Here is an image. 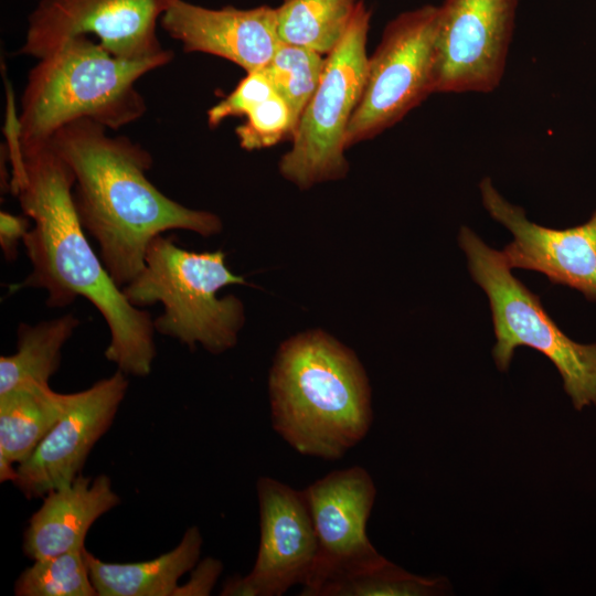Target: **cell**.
I'll list each match as a JSON object with an SVG mask.
<instances>
[{"mask_svg": "<svg viewBox=\"0 0 596 596\" xmlns=\"http://www.w3.org/2000/svg\"><path fill=\"white\" fill-rule=\"evenodd\" d=\"M8 156L10 189L33 223L22 241L31 270L9 292L42 289L49 308L87 299L109 330L105 358L127 375L147 376L157 355L153 320L127 300L94 252L75 209L72 169L49 145L30 151L11 145Z\"/></svg>", "mask_w": 596, "mask_h": 596, "instance_id": "obj_1", "label": "cell"}, {"mask_svg": "<svg viewBox=\"0 0 596 596\" xmlns=\"http://www.w3.org/2000/svg\"><path fill=\"white\" fill-rule=\"evenodd\" d=\"M46 145L72 169L79 221L120 287L140 273L156 236L184 230L209 237L222 231L216 214L180 204L148 179L153 160L143 147L125 136H109L89 118L64 125Z\"/></svg>", "mask_w": 596, "mask_h": 596, "instance_id": "obj_2", "label": "cell"}, {"mask_svg": "<svg viewBox=\"0 0 596 596\" xmlns=\"http://www.w3.org/2000/svg\"><path fill=\"white\" fill-rule=\"evenodd\" d=\"M273 428L296 451L337 460L372 424L371 390L355 354L322 331L283 343L269 373Z\"/></svg>", "mask_w": 596, "mask_h": 596, "instance_id": "obj_3", "label": "cell"}, {"mask_svg": "<svg viewBox=\"0 0 596 596\" xmlns=\"http://www.w3.org/2000/svg\"><path fill=\"white\" fill-rule=\"evenodd\" d=\"M172 58H120L88 35L72 38L30 71L20 115L10 111L6 136L21 151H30L76 119L89 118L114 130L134 123L147 110L135 83Z\"/></svg>", "mask_w": 596, "mask_h": 596, "instance_id": "obj_4", "label": "cell"}, {"mask_svg": "<svg viewBox=\"0 0 596 596\" xmlns=\"http://www.w3.org/2000/svg\"><path fill=\"white\" fill-rule=\"evenodd\" d=\"M225 258L222 251H188L160 234L149 244L140 273L121 289L135 307L162 305V313L153 320L156 332L219 354L236 344L245 320L237 297L217 296L225 286L245 284Z\"/></svg>", "mask_w": 596, "mask_h": 596, "instance_id": "obj_5", "label": "cell"}, {"mask_svg": "<svg viewBox=\"0 0 596 596\" xmlns=\"http://www.w3.org/2000/svg\"><path fill=\"white\" fill-rule=\"evenodd\" d=\"M458 242L473 281L489 299L497 368L507 371L518 347L532 348L555 365L577 411L596 406V343L570 339L544 310L540 297L512 275L502 253L469 227H461Z\"/></svg>", "mask_w": 596, "mask_h": 596, "instance_id": "obj_6", "label": "cell"}, {"mask_svg": "<svg viewBox=\"0 0 596 596\" xmlns=\"http://www.w3.org/2000/svg\"><path fill=\"white\" fill-rule=\"evenodd\" d=\"M370 18L361 0L347 33L326 56L319 85L297 124L292 147L279 161L280 173L300 189L341 179L348 172L345 136L364 88Z\"/></svg>", "mask_w": 596, "mask_h": 596, "instance_id": "obj_7", "label": "cell"}, {"mask_svg": "<svg viewBox=\"0 0 596 596\" xmlns=\"http://www.w3.org/2000/svg\"><path fill=\"white\" fill-rule=\"evenodd\" d=\"M438 6L403 12L385 26L368 58L364 88L345 136L347 148L372 139L433 94Z\"/></svg>", "mask_w": 596, "mask_h": 596, "instance_id": "obj_8", "label": "cell"}, {"mask_svg": "<svg viewBox=\"0 0 596 596\" xmlns=\"http://www.w3.org/2000/svg\"><path fill=\"white\" fill-rule=\"evenodd\" d=\"M518 0H445L434 40V93H491L504 75Z\"/></svg>", "mask_w": 596, "mask_h": 596, "instance_id": "obj_9", "label": "cell"}, {"mask_svg": "<svg viewBox=\"0 0 596 596\" xmlns=\"http://www.w3.org/2000/svg\"><path fill=\"white\" fill-rule=\"evenodd\" d=\"M175 0H41L29 17L19 54L38 60L78 35L94 34L113 55L143 60L173 55L157 23Z\"/></svg>", "mask_w": 596, "mask_h": 596, "instance_id": "obj_10", "label": "cell"}, {"mask_svg": "<svg viewBox=\"0 0 596 596\" xmlns=\"http://www.w3.org/2000/svg\"><path fill=\"white\" fill-rule=\"evenodd\" d=\"M301 492L318 546L313 572L301 595L321 596L330 584L359 574L385 558L366 534L376 488L365 469L354 466L332 471Z\"/></svg>", "mask_w": 596, "mask_h": 596, "instance_id": "obj_11", "label": "cell"}, {"mask_svg": "<svg viewBox=\"0 0 596 596\" xmlns=\"http://www.w3.org/2000/svg\"><path fill=\"white\" fill-rule=\"evenodd\" d=\"M259 546L248 575L223 585V596H280L309 582L317 561V539L301 491L269 477L257 481Z\"/></svg>", "mask_w": 596, "mask_h": 596, "instance_id": "obj_12", "label": "cell"}, {"mask_svg": "<svg viewBox=\"0 0 596 596\" xmlns=\"http://www.w3.org/2000/svg\"><path fill=\"white\" fill-rule=\"evenodd\" d=\"M129 382L118 370L88 389L70 393L68 406L34 453L17 466L13 485L28 499L73 482L88 454L108 430Z\"/></svg>", "mask_w": 596, "mask_h": 596, "instance_id": "obj_13", "label": "cell"}, {"mask_svg": "<svg viewBox=\"0 0 596 596\" xmlns=\"http://www.w3.org/2000/svg\"><path fill=\"white\" fill-rule=\"evenodd\" d=\"M490 216L507 227L513 241L501 252L510 268L543 274L596 301V210L583 224L557 230L529 221L522 207L507 201L490 178L479 184Z\"/></svg>", "mask_w": 596, "mask_h": 596, "instance_id": "obj_14", "label": "cell"}, {"mask_svg": "<svg viewBox=\"0 0 596 596\" xmlns=\"http://www.w3.org/2000/svg\"><path fill=\"white\" fill-rule=\"evenodd\" d=\"M159 22L185 52L223 57L246 73L264 68L281 42L276 8L268 6L210 9L175 0Z\"/></svg>", "mask_w": 596, "mask_h": 596, "instance_id": "obj_15", "label": "cell"}, {"mask_svg": "<svg viewBox=\"0 0 596 596\" xmlns=\"http://www.w3.org/2000/svg\"><path fill=\"white\" fill-rule=\"evenodd\" d=\"M120 503L106 475H78L73 482L45 494L23 533L22 550L33 560L85 549L95 521Z\"/></svg>", "mask_w": 596, "mask_h": 596, "instance_id": "obj_16", "label": "cell"}, {"mask_svg": "<svg viewBox=\"0 0 596 596\" xmlns=\"http://www.w3.org/2000/svg\"><path fill=\"white\" fill-rule=\"evenodd\" d=\"M202 536L189 528L180 543L160 556L134 563H108L84 550L97 596H174L179 579L199 562Z\"/></svg>", "mask_w": 596, "mask_h": 596, "instance_id": "obj_17", "label": "cell"}, {"mask_svg": "<svg viewBox=\"0 0 596 596\" xmlns=\"http://www.w3.org/2000/svg\"><path fill=\"white\" fill-rule=\"evenodd\" d=\"M70 393L28 384L0 394V460L25 461L62 418Z\"/></svg>", "mask_w": 596, "mask_h": 596, "instance_id": "obj_18", "label": "cell"}, {"mask_svg": "<svg viewBox=\"0 0 596 596\" xmlns=\"http://www.w3.org/2000/svg\"><path fill=\"white\" fill-rule=\"evenodd\" d=\"M79 326L72 312L18 327L17 351L0 358V394L28 384H50L58 370L62 349Z\"/></svg>", "mask_w": 596, "mask_h": 596, "instance_id": "obj_19", "label": "cell"}, {"mask_svg": "<svg viewBox=\"0 0 596 596\" xmlns=\"http://www.w3.org/2000/svg\"><path fill=\"white\" fill-rule=\"evenodd\" d=\"M361 0H284L276 8L283 43L331 53L347 33Z\"/></svg>", "mask_w": 596, "mask_h": 596, "instance_id": "obj_20", "label": "cell"}, {"mask_svg": "<svg viewBox=\"0 0 596 596\" xmlns=\"http://www.w3.org/2000/svg\"><path fill=\"white\" fill-rule=\"evenodd\" d=\"M326 56L307 47L280 42L264 67L275 93L299 118L313 96L324 67Z\"/></svg>", "mask_w": 596, "mask_h": 596, "instance_id": "obj_21", "label": "cell"}, {"mask_svg": "<svg viewBox=\"0 0 596 596\" xmlns=\"http://www.w3.org/2000/svg\"><path fill=\"white\" fill-rule=\"evenodd\" d=\"M84 550L34 561L14 584L17 596H97Z\"/></svg>", "mask_w": 596, "mask_h": 596, "instance_id": "obj_22", "label": "cell"}, {"mask_svg": "<svg viewBox=\"0 0 596 596\" xmlns=\"http://www.w3.org/2000/svg\"><path fill=\"white\" fill-rule=\"evenodd\" d=\"M447 588L443 578L411 574L384 558L371 568L330 584L321 596H427L443 594Z\"/></svg>", "mask_w": 596, "mask_h": 596, "instance_id": "obj_23", "label": "cell"}, {"mask_svg": "<svg viewBox=\"0 0 596 596\" xmlns=\"http://www.w3.org/2000/svg\"><path fill=\"white\" fill-rule=\"evenodd\" d=\"M235 129L240 145L246 150L272 147L294 137L297 121L286 102L276 93L245 115Z\"/></svg>", "mask_w": 596, "mask_h": 596, "instance_id": "obj_24", "label": "cell"}, {"mask_svg": "<svg viewBox=\"0 0 596 596\" xmlns=\"http://www.w3.org/2000/svg\"><path fill=\"white\" fill-rule=\"evenodd\" d=\"M274 94V87L264 68L247 72L224 99L207 110V124L214 128L228 117L245 116Z\"/></svg>", "mask_w": 596, "mask_h": 596, "instance_id": "obj_25", "label": "cell"}, {"mask_svg": "<svg viewBox=\"0 0 596 596\" xmlns=\"http://www.w3.org/2000/svg\"><path fill=\"white\" fill-rule=\"evenodd\" d=\"M31 220L24 215L11 214L7 211L0 213V245L7 260H14L18 255L19 243L23 241L30 230Z\"/></svg>", "mask_w": 596, "mask_h": 596, "instance_id": "obj_26", "label": "cell"}, {"mask_svg": "<svg viewBox=\"0 0 596 596\" xmlns=\"http://www.w3.org/2000/svg\"><path fill=\"white\" fill-rule=\"evenodd\" d=\"M222 571V564L214 558H205L195 565L191 579L183 586H179L175 595H210Z\"/></svg>", "mask_w": 596, "mask_h": 596, "instance_id": "obj_27", "label": "cell"}]
</instances>
